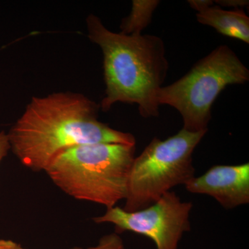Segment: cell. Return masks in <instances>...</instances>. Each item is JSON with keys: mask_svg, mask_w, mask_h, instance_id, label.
I'll list each match as a JSON object with an SVG mask.
<instances>
[{"mask_svg": "<svg viewBox=\"0 0 249 249\" xmlns=\"http://www.w3.org/2000/svg\"><path fill=\"white\" fill-rule=\"evenodd\" d=\"M99 108L85 95L71 91L33 97L8 133L11 150L24 166L45 172L55 157L77 145H136L132 134L98 121Z\"/></svg>", "mask_w": 249, "mask_h": 249, "instance_id": "cell-1", "label": "cell"}, {"mask_svg": "<svg viewBox=\"0 0 249 249\" xmlns=\"http://www.w3.org/2000/svg\"><path fill=\"white\" fill-rule=\"evenodd\" d=\"M86 22L88 37L103 55L106 89L100 108L107 111L116 103L137 104L142 117L158 116L157 93L169 68L163 41L153 35L112 32L93 14Z\"/></svg>", "mask_w": 249, "mask_h": 249, "instance_id": "cell-2", "label": "cell"}, {"mask_svg": "<svg viewBox=\"0 0 249 249\" xmlns=\"http://www.w3.org/2000/svg\"><path fill=\"white\" fill-rule=\"evenodd\" d=\"M135 149L107 142L77 145L55 157L45 172L71 197L110 209L125 199Z\"/></svg>", "mask_w": 249, "mask_h": 249, "instance_id": "cell-3", "label": "cell"}, {"mask_svg": "<svg viewBox=\"0 0 249 249\" xmlns=\"http://www.w3.org/2000/svg\"><path fill=\"white\" fill-rule=\"evenodd\" d=\"M249 71L237 54L221 45L196 62L191 70L173 84L162 87L157 102L176 109L181 114L183 129L188 132H208L211 108L228 85L244 84Z\"/></svg>", "mask_w": 249, "mask_h": 249, "instance_id": "cell-4", "label": "cell"}, {"mask_svg": "<svg viewBox=\"0 0 249 249\" xmlns=\"http://www.w3.org/2000/svg\"><path fill=\"white\" fill-rule=\"evenodd\" d=\"M207 132L182 129L165 140L154 138L134 157L127 178L124 210L145 209L178 185H186L195 176L193 154Z\"/></svg>", "mask_w": 249, "mask_h": 249, "instance_id": "cell-5", "label": "cell"}, {"mask_svg": "<svg viewBox=\"0 0 249 249\" xmlns=\"http://www.w3.org/2000/svg\"><path fill=\"white\" fill-rule=\"evenodd\" d=\"M192 209L191 202L181 201L176 193L169 191L145 209L127 212L114 206L93 220L96 224H113L118 234L129 231L148 237L157 249H178L183 233L191 229Z\"/></svg>", "mask_w": 249, "mask_h": 249, "instance_id": "cell-6", "label": "cell"}, {"mask_svg": "<svg viewBox=\"0 0 249 249\" xmlns=\"http://www.w3.org/2000/svg\"><path fill=\"white\" fill-rule=\"evenodd\" d=\"M187 191L213 197L226 209L249 203V164L214 165L185 185Z\"/></svg>", "mask_w": 249, "mask_h": 249, "instance_id": "cell-7", "label": "cell"}, {"mask_svg": "<svg viewBox=\"0 0 249 249\" xmlns=\"http://www.w3.org/2000/svg\"><path fill=\"white\" fill-rule=\"evenodd\" d=\"M198 22L217 32L249 43V18L243 9H223L211 6L196 15Z\"/></svg>", "mask_w": 249, "mask_h": 249, "instance_id": "cell-8", "label": "cell"}, {"mask_svg": "<svg viewBox=\"0 0 249 249\" xmlns=\"http://www.w3.org/2000/svg\"><path fill=\"white\" fill-rule=\"evenodd\" d=\"M160 1L157 0H134L129 16L121 22V34L125 35L142 34L152 21L154 11L157 9Z\"/></svg>", "mask_w": 249, "mask_h": 249, "instance_id": "cell-9", "label": "cell"}, {"mask_svg": "<svg viewBox=\"0 0 249 249\" xmlns=\"http://www.w3.org/2000/svg\"><path fill=\"white\" fill-rule=\"evenodd\" d=\"M72 249H124V241L119 234L114 232L101 237L98 245L89 248H74Z\"/></svg>", "mask_w": 249, "mask_h": 249, "instance_id": "cell-10", "label": "cell"}, {"mask_svg": "<svg viewBox=\"0 0 249 249\" xmlns=\"http://www.w3.org/2000/svg\"><path fill=\"white\" fill-rule=\"evenodd\" d=\"M11 150L9 136L3 131H0V163Z\"/></svg>", "mask_w": 249, "mask_h": 249, "instance_id": "cell-11", "label": "cell"}, {"mask_svg": "<svg viewBox=\"0 0 249 249\" xmlns=\"http://www.w3.org/2000/svg\"><path fill=\"white\" fill-rule=\"evenodd\" d=\"M214 2L224 7L233 8L232 9H242L244 6L249 4V1L246 0H217Z\"/></svg>", "mask_w": 249, "mask_h": 249, "instance_id": "cell-12", "label": "cell"}, {"mask_svg": "<svg viewBox=\"0 0 249 249\" xmlns=\"http://www.w3.org/2000/svg\"><path fill=\"white\" fill-rule=\"evenodd\" d=\"M213 1H211V0H189L188 1L192 9L196 10L197 12L213 6Z\"/></svg>", "mask_w": 249, "mask_h": 249, "instance_id": "cell-13", "label": "cell"}, {"mask_svg": "<svg viewBox=\"0 0 249 249\" xmlns=\"http://www.w3.org/2000/svg\"><path fill=\"white\" fill-rule=\"evenodd\" d=\"M0 249H25L14 241L0 240Z\"/></svg>", "mask_w": 249, "mask_h": 249, "instance_id": "cell-14", "label": "cell"}]
</instances>
